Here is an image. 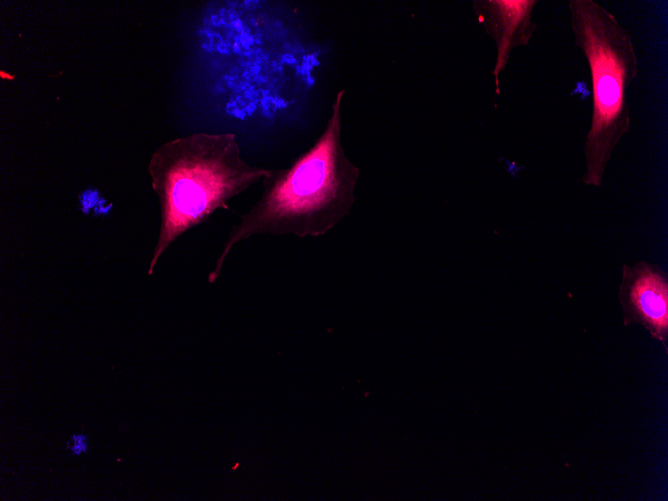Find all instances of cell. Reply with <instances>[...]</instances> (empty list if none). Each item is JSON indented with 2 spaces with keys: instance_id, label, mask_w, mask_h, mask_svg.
<instances>
[{
  "instance_id": "cell-1",
  "label": "cell",
  "mask_w": 668,
  "mask_h": 501,
  "mask_svg": "<svg viewBox=\"0 0 668 501\" xmlns=\"http://www.w3.org/2000/svg\"><path fill=\"white\" fill-rule=\"evenodd\" d=\"M344 94L343 89L336 94L326 127L314 144L288 168L270 169L261 180L260 198L229 232L209 283L220 276L233 247L253 236L318 237L351 213L360 170L342 144Z\"/></svg>"
},
{
  "instance_id": "cell-2",
  "label": "cell",
  "mask_w": 668,
  "mask_h": 501,
  "mask_svg": "<svg viewBox=\"0 0 668 501\" xmlns=\"http://www.w3.org/2000/svg\"><path fill=\"white\" fill-rule=\"evenodd\" d=\"M148 172L161 224L148 275L169 246L261 181L270 169L251 166L233 133H194L170 140L152 155Z\"/></svg>"
},
{
  "instance_id": "cell-3",
  "label": "cell",
  "mask_w": 668,
  "mask_h": 501,
  "mask_svg": "<svg viewBox=\"0 0 668 501\" xmlns=\"http://www.w3.org/2000/svg\"><path fill=\"white\" fill-rule=\"evenodd\" d=\"M568 9L574 43L588 63L592 84L582 182L599 187L614 149L630 131L629 91L638 75V58L631 34L599 3L570 0Z\"/></svg>"
},
{
  "instance_id": "cell-4",
  "label": "cell",
  "mask_w": 668,
  "mask_h": 501,
  "mask_svg": "<svg viewBox=\"0 0 668 501\" xmlns=\"http://www.w3.org/2000/svg\"><path fill=\"white\" fill-rule=\"evenodd\" d=\"M618 299L625 326L636 324L668 354V277L658 264H624Z\"/></svg>"
},
{
  "instance_id": "cell-5",
  "label": "cell",
  "mask_w": 668,
  "mask_h": 501,
  "mask_svg": "<svg viewBox=\"0 0 668 501\" xmlns=\"http://www.w3.org/2000/svg\"><path fill=\"white\" fill-rule=\"evenodd\" d=\"M537 0H476L473 10L496 46L493 69L496 94H500L499 75L505 69L516 47L526 46L537 24L532 19Z\"/></svg>"
},
{
  "instance_id": "cell-6",
  "label": "cell",
  "mask_w": 668,
  "mask_h": 501,
  "mask_svg": "<svg viewBox=\"0 0 668 501\" xmlns=\"http://www.w3.org/2000/svg\"><path fill=\"white\" fill-rule=\"evenodd\" d=\"M88 436L79 433L73 434L66 444V448L72 455L80 456L82 453H87L88 450Z\"/></svg>"
}]
</instances>
